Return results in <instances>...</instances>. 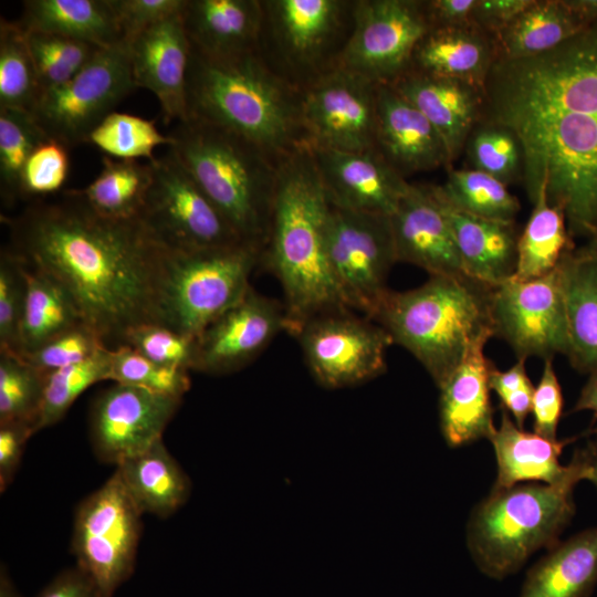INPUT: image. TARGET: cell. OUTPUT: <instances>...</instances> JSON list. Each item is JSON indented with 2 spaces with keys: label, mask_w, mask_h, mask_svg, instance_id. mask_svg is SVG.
<instances>
[{
  "label": "cell",
  "mask_w": 597,
  "mask_h": 597,
  "mask_svg": "<svg viewBox=\"0 0 597 597\" xmlns=\"http://www.w3.org/2000/svg\"><path fill=\"white\" fill-rule=\"evenodd\" d=\"M482 122L520 142L527 197L565 216L570 238L597 226V21L561 45L496 59L482 90Z\"/></svg>",
  "instance_id": "cell-1"
},
{
  "label": "cell",
  "mask_w": 597,
  "mask_h": 597,
  "mask_svg": "<svg viewBox=\"0 0 597 597\" xmlns=\"http://www.w3.org/2000/svg\"><path fill=\"white\" fill-rule=\"evenodd\" d=\"M8 224L10 248L65 290L109 349L133 328L155 323L165 247L139 217L106 218L70 189L32 201Z\"/></svg>",
  "instance_id": "cell-2"
},
{
  "label": "cell",
  "mask_w": 597,
  "mask_h": 597,
  "mask_svg": "<svg viewBox=\"0 0 597 597\" xmlns=\"http://www.w3.org/2000/svg\"><path fill=\"white\" fill-rule=\"evenodd\" d=\"M329 214L310 148L281 159L260 263L282 287L291 335L317 314L348 308L327 260Z\"/></svg>",
  "instance_id": "cell-3"
},
{
  "label": "cell",
  "mask_w": 597,
  "mask_h": 597,
  "mask_svg": "<svg viewBox=\"0 0 597 597\" xmlns=\"http://www.w3.org/2000/svg\"><path fill=\"white\" fill-rule=\"evenodd\" d=\"M187 108L188 118L233 133L276 161L307 147L301 92L270 71L256 53L212 60L191 50Z\"/></svg>",
  "instance_id": "cell-4"
},
{
  "label": "cell",
  "mask_w": 597,
  "mask_h": 597,
  "mask_svg": "<svg viewBox=\"0 0 597 597\" xmlns=\"http://www.w3.org/2000/svg\"><path fill=\"white\" fill-rule=\"evenodd\" d=\"M492 289L467 275L429 276L415 289L389 290L370 320L407 349L438 387L494 336Z\"/></svg>",
  "instance_id": "cell-5"
},
{
  "label": "cell",
  "mask_w": 597,
  "mask_h": 597,
  "mask_svg": "<svg viewBox=\"0 0 597 597\" xmlns=\"http://www.w3.org/2000/svg\"><path fill=\"white\" fill-rule=\"evenodd\" d=\"M169 149L243 242L263 248L279 161L220 127L188 118Z\"/></svg>",
  "instance_id": "cell-6"
},
{
  "label": "cell",
  "mask_w": 597,
  "mask_h": 597,
  "mask_svg": "<svg viewBox=\"0 0 597 597\" xmlns=\"http://www.w3.org/2000/svg\"><path fill=\"white\" fill-rule=\"evenodd\" d=\"M580 468L557 484L521 483L492 490L472 512L468 547L479 569L493 579L516 573L538 549L552 548L575 514L574 489L586 480L588 453Z\"/></svg>",
  "instance_id": "cell-7"
},
{
  "label": "cell",
  "mask_w": 597,
  "mask_h": 597,
  "mask_svg": "<svg viewBox=\"0 0 597 597\" xmlns=\"http://www.w3.org/2000/svg\"><path fill=\"white\" fill-rule=\"evenodd\" d=\"M261 251L250 243L196 251L165 248L155 324L196 338L247 294Z\"/></svg>",
  "instance_id": "cell-8"
},
{
  "label": "cell",
  "mask_w": 597,
  "mask_h": 597,
  "mask_svg": "<svg viewBox=\"0 0 597 597\" xmlns=\"http://www.w3.org/2000/svg\"><path fill=\"white\" fill-rule=\"evenodd\" d=\"M256 55L302 91L338 67L353 28L355 0H261Z\"/></svg>",
  "instance_id": "cell-9"
},
{
  "label": "cell",
  "mask_w": 597,
  "mask_h": 597,
  "mask_svg": "<svg viewBox=\"0 0 597 597\" xmlns=\"http://www.w3.org/2000/svg\"><path fill=\"white\" fill-rule=\"evenodd\" d=\"M140 516L116 471L76 509L72 536L76 566L106 597L134 572Z\"/></svg>",
  "instance_id": "cell-10"
},
{
  "label": "cell",
  "mask_w": 597,
  "mask_h": 597,
  "mask_svg": "<svg viewBox=\"0 0 597 597\" xmlns=\"http://www.w3.org/2000/svg\"><path fill=\"white\" fill-rule=\"evenodd\" d=\"M136 88L126 40L102 48L70 81L43 91L31 115L48 137L69 147L91 132Z\"/></svg>",
  "instance_id": "cell-11"
},
{
  "label": "cell",
  "mask_w": 597,
  "mask_h": 597,
  "mask_svg": "<svg viewBox=\"0 0 597 597\" xmlns=\"http://www.w3.org/2000/svg\"><path fill=\"white\" fill-rule=\"evenodd\" d=\"M150 164L153 182L139 219L163 247L196 251L247 243L170 149Z\"/></svg>",
  "instance_id": "cell-12"
},
{
  "label": "cell",
  "mask_w": 597,
  "mask_h": 597,
  "mask_svg": "<svg viewBox=\"0 0 597 597\" xmlns=\"http://www.w3.org/2000/svg\"><path fill=\"white\" fill-rule=\"evenodd\" d=\"M327 260L346 306L370 317L387 294L397 263L388 216L331 206Z\"/></svg>",
  "instance_id": "cell-13"
},
{
  "label": "cell",
  "mask_w": 597,
  "mask_h": 597,
  "mask_svg": "<svg viewBox=\"0 0 597 597\" xmlns=\"http://www.w3.org/2000/svg\"><path fill=\"white\" fill-rule=\"evenodd\" d=\"M318 384L335 389L374 379L386 371L392 339L376 322L349 308L317 314L292 334Z\"/></svg>",
  "instance_id": "cell-14"
},
{
  "label": "cell",
  "mask_w": 597,
  "mask_h": 597,
  "mask_svg": "<svg viewBox=\"0 0 597 597\" xmlns=\"http://www.w3.org/2000/svg\"><path fill=\"white\" fill-rule=\"evenodd\" d=\"M431 29L423 1L355 0L353 28L338 67L374 84H391L409 70Z\"/></svg>",
  "instance_id": "cell-15"
},
{
  "label": "cell",
  "mask_w": 597,
  "mask_h": 597,
  "mask_svg": "<svg viewBox=\"0 0 597 597\" xmlns=\"http://www.w3.org/2000/svg\"><path fill=\"white\" fill-rule=\"evenodd\" d=\"M494 336L517 358L567 354L568 335L561 271L533 279H511L491 292Z\"/></svg>",
  "instance_id": "cell-16"
},
{
  "label": "cell",
  "mask_w": 597,
  "mask_h": 597,
  "mask_svg": "<svg viewBox=\"0 0 597 597\" xmlns=\"http://www.w3.org/2000/svg\"><path fill=\"white\" fill-rule=\"evenodd\" d=\"M300 92L308 148L375 149L377 84L337 67Z\"/></svg>",
  "instance_id": "cell-17"
},
{
  "label": "cell",
  "mask_w": 597,
  "mask_h": 597,
  "mask_svg": "<svg viewBox=\"0 0 597 597\" xmlns=\"http://www.w3.org/2000/svg\"><path fill=\"white\" fill-rule=\"evenodd\" d=\"M182 398L114 383L90 410L93 450L103 462L118 464L163 439Z\"/></svg>",
  "instance_id": "cell-18"
},
{
  "label": "cell",
  "mask_w": 597,
  "mask_h": 597,
  "mask_svg": "<svg viewBox=\"0 0 597 597\" xmlns=\"http://www.w3.org/2000/svg\"><path fill=\"white\" fill-rule=\"evenodd\" d=\"M287 329L284 304L258 293L251 286L235 305L196 337L192 370L210 375L237 371Z\"/></svg>",
  "instance_id": "cell-19"
},
{
  "label": "cell",
  "mask_w": 597,
  "mask_h": 597,
  "mask_svg": "<svg viewBox=\"0 0 597 597\" xmlns=\"http://www.w3.org/2000/svg\"><path fill=\"white\" fill-rule=\"evenodd\" d=\"M310 150L333 207L389 217L410 186L376 149Z\"/></svg>",
  "instance_id": "cell-20"
},
{
  "label": "cell",
  "mask_w": 597,
  "mask_h": 597,
  "mask_svg": "<svg viewBox=\"0 0 597 597\" xmlns=\"http://www.w3.org/2000/svg\"><path fill=\"white\" fill-rule=\"evenodd\" d=\"M128 43L135 86L157 97L165 123L185 122L191 46L182 10L142 31Z\"/></svg>",
  "instance_id": "cell-21"
},
{
  "label": "cell",
  "mask_w": 597,
  "mask_h": 597,
  "mask_svg": "<svg viewBox=\"0 0 597 597\" xmlns=\"http://www.w3.org/2000/svg\"><path fill=\"white\" fill-rule=\"evenodd\" d=\"M389 219L397 262L416 265L429 276L465 275L432 186L410 184Z\"/></svg>",
  "instance_id": "cell-22"
},
{
  "label": "cell",
  "mask_w": 597,
  "mask_h": 597,
  "mask_svg": "<svg viewBox=\"0 0 597 597\" xmlns=\"http://www.w3.org/2000/svg\"><path fill=\"white\" fill-rule=\"evenodd\" d=\"M375 149L405 178L451 164L436 127L390 84L377 85Z\"/></svg>",
  "instance_id": "cell-23"
},
{
  "label": "cell",
  "mask_w": 597,
  "mask_h": 597,
  "mask_svg": "<svg viewBox=\"0 0 597 597\" xmlns=\"http://www.w3.org/2000/svg\"><path fill=\"white\" fill-rule=\"evenodd\" d=\"M436 127L446 143L451 163L481 119L482 90L465 82L408 70L390 84Z\"/></svg>",
  "instance_id": "cell-24"
},
{
  "label": "cell",
  "mask_w": 597,
  "mask_h": 597,
  "mask_svg": "<svg viewBox=\"0 0 597 597\" xmlns=\"http://www.w3.org/2000/svg\"><path fill=\"white\" fill-rule=\"evenodd\" d=\"M485 346L472 350L438 386L442 434L450 447H462L490 439L495 430L490 398V370L493 363Z\"/></svg>",
  "instance_id": "cell-25"
},
{
  "label": "cell",
  "mask_w": 597,
  "mask_h": 597,
  "mask_svg": "<svg viewBox=\"0 0 597 597\" xmlns=\"http://www.w3.org/2000/svg\"><path fill=\"white\" fill-rule=\"evenodd\" d=\"M191 50L212 60L256 53L261 0H186L182 9Z\"/></svg>",
  "instance_id": "cell-26"
},
{
  "label": "cell",
  "mask_w": 597,
  "mask_h": 597,
  "mask_svg": "<svg viewBox=\"0 0 597 597\" xmlns=\"http://www.w3.org/2000/svg\"><path fill=\"white\" fill-rule=\"evenodd\" d=\"M493 446L498 474L492 490L535 482L557 484L573 475L583 463L582 449L575 451L568 464L559 457L574 439L551 440L519 427L502 409L501 420L489 439Z\"/></svg>",
  "instance_id": "cell-27"
},
{
  "label": "cell",
  "mask_w": 597,
  "mask_h": 597,
  "mask_svg": "<svg viewBox=\"0 0 597 597\" xmlns=\"http://www.w3.org/2000/svg\"><path fill=\"white\" fill-rule=\"evenodd\" d=\"M438 199L451 227L464 274L490 287L513 279L519 240L514 222L474 217Z\"/></svg>",
  "instance_id": "cell-28"
},
{
  "label": "cell",
  "mask_w": 597,
  "mask_h": 597,
  "mask_svg": "<svg viewBox=\"0 0 597 597\" xmlns=\"http://www.w3.org/2000/svg\"><path fill=\"white\" fill-rule=\"evenodd\" d=\"M496 59L494 38L476 25L437 28L430 29L418 43L409 70L483 90Z\"/></svg>",
  "instance_id": "cell-29"
},
{
  "label": "cell",
  "mask_w": 597,
  "mask_h": 597,
  "mask_svg": "<svg viewBox=\"0 0 597 597\" xmlns=\"http://www.w3.org/2000/svg\"><path fill=\"white\" fill-rule=\"evenodd\" d=\"M558 268L567 321L566 357L574 369L589 374L597 368V255L573 249Z\"/></svg>",
  "instance_id": "cell-30"
},
{
  "label": "cell",
  "mask_w": 597,
  "mask_h": 597,
  "mask_svg": "<svg viewBox=\"0 0 597 597\" xmlns=\"http://www.w3.org/2000/svg\"><path fill=\"white\" fill-rule=\"evenodd\" d=\"M597 585V526L558 542L527 572L520 597H589Z\"/></svg>",
  "instance_id": "cell-31"
},
{
  "label": "cell",
  "mask_w": 597,
  "mask_h": 597,
  "mask_svg": "<svg viewBox=\"0 0 597 597\" xmlns=\"http://www.w3.org/2000/svg\"><path fill=\"white\" fill-rule=\"evenodd\" d=\"M17 22L25 32H43L98 48L124 40L109 0H25Z\"/></svg>",
  "instance_id": "cell-32"
},
{
  "label": "cell",
  "mask_w": 597,
  "mask_h": 597,
  "mask_svg": "<svg viewBox=\"0 0 597 597\" xmlns=\"http://www.w3.org/2000/svg\"><path fill=\"white\" fill-rule=\"evenodd\" d=\"M115 471L142 514L168 517L189 496V479L163 439L118 463Z\"/></svg>",
  "instance_id": "cell-33"
},
{
  "label": "cell",
  "mask_w": 597,
  "mask_h": 597,
  "mask_svg": "<svg viewBox=\"0 0 597 597\" xmlns=\"http://www.w3.org/2000/svg\"><path fill=\"white\" fill-rule=\"evenodd\" d=\"M589 24L567 0H533L494 38L498 59L542 54L578 34Z\"/></svg>",
  "instance_id": "cell-34"
},
{
  "label": "cell",
  "mask_w": 597,
  "mask_h": 597,
  "mask_svg": "<svg viewBox=\"0 0 597 597\" xmlns=\"http://www.w3.org/2000/svg\"><path fill=\"white\" fill-rule=\"evenodd\" d=\"M25 265L27 294L18 356L34 350L69 328L84 324L65 290L46 273L27 262Z\"/></svg>",
  "instance_id": "cell-35"
},
{
  "label": "cell",
  "mask_w": 597,
  "mask_h": 597,
  "mask_svg": "<svg viewBox=\"0 0 597 597\" xmlns=\"http://www.w3.org/2000/svg\"><path fill=\"white\" fill-rule=\"evenodd\" d=\"M151 182L150 161L142 164L104 156L98 176L78 192L101 216L128 220L139 217Z\"/></svg>",
  "instance_id": "cell-36"
},
{
  "label": "cell",
  "mask_w": 597,
  "mask_h": 597,
  "mask_svg": "<svg viewBox=\"0 0 597 597\" xmlns=\"http://www.w3.org/2000/svg\"><path fill=\"white\" fill-rule=\"evenodd\" d=\"M575 249L563 211L544 196L533 203L531 216L517 240L516 271L513 279L533 280L554 271L562 258Z\"/></svg>",
  "instance_id": "cell-37"
},
{
  "label": "cell",
  "mask_w": 597,
  "mask_h": 597,
  "mask_svg": "<svg viewBox=\"0 0 597 597\" xmlns=\"http://www.w3.org/2000/svg\"><path fill=\"white\" fill-rule=\"evenodd\" d=\"M433 189L450 208L479 218L514 222L521 209L506 185L472 168L449 167L446 181Z\"/></svg>",
  "instance_id": "cell-38"
},
{
  "label": "cell",
  "mask_w": 597,
  "mask_h": 597,
  "mask_svg": "<svg viewBox=\"0 0 597 597\" xmlns=\"http://www.w3.org/2000/svg\"><path fill=\"white\" fill-rule=\"evenodd\" d=\"M42 93L25 31L17 21H0V109L29 112Z\"/></svg>",
  "instance_id": "cell-39"
},
{
  "label": "cell",
  "mask_w": 597,
  "mask_h": 597,
  "mask_svg": "<svg viewBox=\"0 0 597 597\" xmlns=\"http://www.w3.org/2000/svg\"><path fill=\"white\" fill-rule=\"evenodd\" d=\"M109 369L111 349L104 348L81 363L45 374L36 431L57 423L88 387L109 379Z\"/></svg>",
  "instance_id": "cell-40"
},
{
  "label": "cell",
  "mask_w": 597,
  "mask_h": 597,
  "mask_svg": "<svg viewBox=\"0 0 597 597\" xmlns=\"http://www.w3.org/2000/svg\"><path fill=\"white\" fill-rule=\"evenodd\" d=\"M108 157L123 160L155 159L154 149L171 146L170 135H163L154 121L140 116L112 112L88 135L87 142Z\"/></svg>",
  "instance_id": "cell-41"
},
{
  "label": "cell",
  "mask_w": 597,
  "mask_h": 597,
  "mask_svg": "<svg viewBox=\"0 0 597 597\" xmlns=\"http://www.w3.org/2000/svg\"><path fill=\"white\" fill-rule=\"evenodd\" d=\"M46 134L31 113L0 109V190L6 203L20 199V179L33 149Z\"/></svg>",
  "instance_id": "cell-42"
},
{
  "label": "cell",
  "mask_w": 597,
  "mask_h": 597,
  "mask_svg": "<svg viewBox=\"0 0 597 597\" xmlns=\"http://www.w3.org/2000/svg\"><path fill=\"white\" fill-rule=\"evenodd\" d=\"M45 374L20 356L0 352V425L24 422L35 432Z\"/></svg>",
  "instance_id": "cell-43"
},
{
  "label": "cell",
  "mask_w": 597,
  "mask_h": 597,
  "mask_svg": "<svg viewBox=\"0 0 597 597\" xmlns=\"http://www.w3.org/2000/svg\"><path fill=\"white\" fill-rule=\"evenodd\" d=\"M464 150L470 168L485 172L506 186L522 176L520 142L503 125L480 121L472 129Z\"/></svg>",
  "instance_id": "cell-44"
},
{
  "label": "cell",
  "mask_w": 597,
  "mask_h": 597,
  "mask_svg": "<svg viewBox=\"0 0 597 597\" xmlns=\"http://www.w3.org/2000/svg\"><path fill=\"white\" fill-rule=\"evenodd\" d=\"M42 92L70 81L98 52L91 43L43 32H25Z\"/></svg>",
  "instance_id": "cell-45"
},
{
  "label": "cell",
  "mask_w": 597,
  "mask_h": 597,
  "mask_svg": "<svg viewBox=\"0 0 597 597\" xmlns=\"http://www.w3.org/2000/svg\"><path fill=\"white\" fill-rule=\"evenodd\" d=\"M188 371L184 368L156 364L125 345L111 349L108 380L116 384L182 398L190 388Z\"/></svg>",
  "instance_id": "cell-46"
},
{
  "label": "cell",
  "mask_w": 597,
  "mask_h": 597,
  "mask_svg": "<svg viewBox=\"0 0 597 597\" xmlns=\"http://www.w3.org/2000/svg\"><path fill=\"white\" fill-rule=\"evenodd\" d=\"M69 146L48 137L29 156L20 179V199L41 200L57 193L69 177Z\"/></svg>",
  "instance_id": "cell-47"
},
{
  "label": "cell",
  "mask_w": 597,
  "mask_h": 597,
  "mask_svg": "<svg viewBox=\"0 0 597 597\" xmlns=\"http://www.w3.org/2000/svg\"><path fill=\"white\" fill-rule=\"evenodd\" d=\"M25 262L10 247L0 253V352L18 355L27 294Z\"/></svg>",
  "instance_id": "cell-48"
},
{
  "label": "cell",
  "mask_w": 597,
  "mask_h": 597,
  "mask_svg": "<svg viewBox=\"0 0 597 597\" xmlns=\"http://www.w3.org/2000/svg\"><path fill=\"white\" fill-rule=\"evenodd\" d=\"M104 348L108 347L98 334L87 325L78 324L20 357L43 374H49L81 363Z\"/></svg>",
  "instance_id": "cell-49"
},
{
  "label": "cell",
  "mask_w": 597,
  "mask_h": 597,
  "mask_svg": "<svg viewBox=\"0 0 597 597\" xmlns=\"http://www.w3.org/2000/svg\"><path fill=\"white\" fill-rule=\"evenodd\" d=\"M123 345L156 364L192 370L196 338L163 325L149 323L135 327L127 333Z\"/></svg>",
  "instance_id": "cell-50"
},
{
  "label": "cell",
  "mask_w": 597,
  "mask_h": 597,
  "mask_svg": "<svg viewBox=\"0 0 597 597\" xmlns=\"http://www.w3.org/2000/svg\"><path fill=\"white\" fill-rule=\"evenodd\" d=\"M525 362L526 359L517 358L506 370H500L493 365L489 376L491 390L496 394L502 408L521 428L531 413L535 389L527 376Z\"/></svg>",
  "instance_id": "cell-51"
},
{
  "label": "cell",
  "mask_w": 597,
  "mask_h": 597,
  "mask_svg": "<svg viewBox=\"0 0 597 597\" xmlns=\"http://www.w3.org/2000/svg\"><path fill=\"white\" fill-rule=\"evenodd\" d=\"M563 412V394L553 358L544 360L543 371L534 389L532 410L534 432L557 440V428Z\"/></svg>",
  "instance_id": "cell-52"
},
{
  "label": "cell",
  "mask_w": 597,
  "mask_h": 597,
  "mask_svg": "<svg viewBox=\"0 0 597 597\" xmlns=\"http://www.w3.org/2000/svg\"><path fill=\"white\" fill-rule=\"evenodd\" d=\"M123 38L130 41L142 31L181 11L186 0H109Z\"/></svg>",
  "instance_id": "cell-53"
},
{
  "label": "cell",
  "mask_w": 597,
  "mask_h": 597,
  "mask_svg": "<svg viewBox=\"0 0 597 597\" xmlns=\"http://www.w3.org/2000/svg\"><path fill=\"white\" fill-rule=\"evenodd\" d=\"M35 433L34 428L24 422L0 425V491L10 485L19 468L25 444Z\"/></svg>",
  "instance_id": "cell-54"
},
{
  "label": "cell",
  "mask_w": 597,
  "mask_h": 597,
  "mask_svg": "<svg viewBox=\"0 0 597 597\" xmlns=\"http://www.w3.org/2000/svg\"><path fill=\"white\" fill-rule=\"evenodd\" d=\"M533 0H476L472 13L473 24L495 38Z\"/></svg>",
  "instance_id": "cell-55"
},
{
  "label": "cell",
  "mask_w": 597,
  "mask_h": 597,
  "mask_svg": "<svg viewBox=\"0 0 597 597\" xmlns=\"http://www.w3.org/2000/svg\"><path fill=\"white\" fill-rule=\"evenodd\" d=\"M476 0H427L425 10L431 29L472 25Z\"/></svg>",
  "instance_id": "cell-56"
},
{
  "label": "cell",
  "mask_w": 597,
  "mask_h": 597,
  "mask_svg": "<svg viewBox=\"0 0 597 597\" xmlns=\"http://www.w3.org/2000/svg\"><path fill=\"white\" fill-rule=\"evenodd\" d=\"M35 597H106L77 566L55 576Z\"/></svg>",
  "instance_id": "cell-57"
},
{
  "label": "cell",
  "mask_w": 597,
  "mask_h": 597,
  "mask_svg": "<svg viewBox=\"0 0 597 597\" xmlns=\"http://www.w3.org/2000/svg\"><path fill=\"white\" fill-rule=\"evenodd\" d=\"M588 375L589 377L582 388L572 412L584 410L593 411L594 425L588 429L587 434H594L597 433V368Z\"/></svg>",
  "instance_id": "cell-58"
},
{
  "label": "cell",
  "mask_w": 597,
  "mask_h": 597,
  "mask_svg": "<svg viewBox=\"0 0 597 597\" xmlns=\"http://www.w3.org/2000/svg\"><path fill=\"white\" fill-rule=\"evenodd\" d=\"M588 453V473L587 481H590L597 488V443L589 442L586 447Z\"/></svg>",
  "instance_id": "cell-59"
},
{
  "label": "cell",
  "mask_w": 597,
  "mask_h": 597,
  "mask_svg": "<svg viewBox=\"0 0 597 597\" xmlns=\"http://www.w3.org/2000/svg\"><path fill=\"white\" fill-rule=\"evenodd\" d=\"M0 597H22L15 589L3 566L0 573Z\"/></svg>",
  "instance_id": "cell-60"
},
{
  "label": "cell",
  "mask_w": 597,
  "mask_h": 597,
  "mask_svg": "<svg viewBox=\"0 0 597 597\" xmlns=\"http://www.w3.org/2000/svg\"><path fill=\"white\" fill-rule=\"evenodd\" d=\"M587 253L597 255V226L594 232L587 238L585 245L580 247Z\"/></svg>",
  "instance_id": "cell-61"
}]
</instances>
